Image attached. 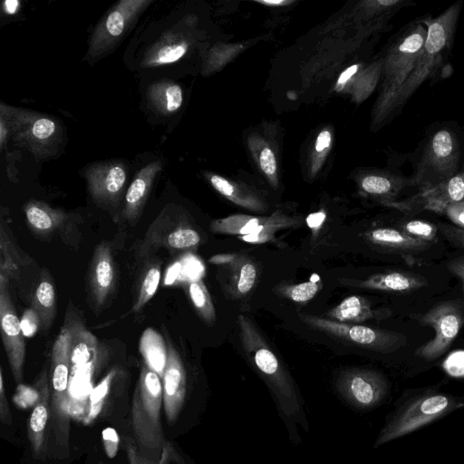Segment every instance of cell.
Listing matches in <instances>:
<instances>
[{
  "label": "cell",
  "mask_w": 464,
  "mask_h": 464,
  "mask_svg": "<svg viewBox=\"0 0 464 464\" xmlns=\"http://www.w3.org/2000/svg\"><path fill=\"white\" fill-rule=\"evenodd\" d=\"M462 1L449 6L435 18H426L428 34L411 75L394 96L388 111L403 107L420 85L435 75L450 55Z\"/></svg>",
  "instance_id": "cell-1"
},
{
  "label": "cell",
  "mask_w": 464,
  "mask_h": 464,
  "mask_svg": "<svg viewBox=\"0 0 464 464\" xmlns=\"http://www.w3.org/2000/svg\"><path fill=\"white\" fill-rule=\"evenodd\" d=\"M239 338L246 355L280 399L287 414L299 411L295 390L290 376L252 320L237 316Z\"/></svg>",
  "instance_id": "cell-2"
},
{
  "label": "cell",
  "mask_w": 464,
  "mask_h": 464,
  "mask_svg": "<svg viewBox=\"0 0 464 464\" xmlns=\"http://www.w3.org/2000/svg\"><path fill=\"white\" fill-rule=\"evenodd\" d=\"M162 403L161 379L144 363L132 397L130 425L138 444L148 450H155L166 443L160 420Z\"/></svg>",
  "instance_id": "cell-3"
},
{
  "label": "cell",
  "mask_w": 464,
  "mask_h": 464,
  "mask_svg": "<svg viewBox=\"0 0 464 464\" xmlns=\"http://www.w3.org/2000/svg\"><path fill=\"white\" fill-rule=\"evenodd\" d=\"M71 336L63 324L51 353V428L56 445L68 450L70 435L69 382L71 374Z\"/></svg>",
  "instance_id": "cell-4"
},
{
  "label": "cell",
  "mask_w": 464,
  "mask_h": 464,
  "mask_svg": "<svg viewBox=\"0 0 464 464\" xmlns=\"http://www.w3.org/2000/svg\"><path fill=\"white\" fill-rule=\"evenodd\" d=\"M1 117L5 120L14 141L35 158L44 160L56 151L62 129L53 118L4 104H1Z\"/></svg>",
  "instance_id": "cell-5"
},
{
  "label": "cell",
  "mask_w": 464,
  "mask_h": 464,
  "mask_svg": "<svg viewBox=\"0 0 464 464\" xmlns=\"http://www.w3.org/2000/svg\"><path fill=\"white\" fill-rule=\"evenodd\" d=\"M462 405V402L445 393L429 392L420 395L393 414L380 432L374 446L408 435Z\"/></svg>",
  "instance_id": "cell-6"
},
{
  "label": "cell",
  "mask_w": 464,
  "mask_h": 464,
  "mask_svg": "<svg viewBox=\"0 0 464 464\" xmlns=\"http://www.w3.org/2000/svg\"><path fill=\"white\" fill-rule=\"evenodd\" d=\"M459 145L455 135L442 129L427 140L411 186L434 188L459 171Z\"/></svg>",
  "instance_id": "cell-7"
},
{
  "label": "cell",
  "mask_w": 464,
  "mask_h": 464,
  "mask_svg": "<svg viewBox=\"0 0 464 464\" xmlns=\"http://www.w3.org/2000/svg\"><path fill=\"white\" fill-rule=\"evenodd\" d=\"M428 34L421 21L411 23L392 44L384 63V111L388 109L399 90L413 71L424 46Z\"/></svg>",
  "instance_id": "cell-8"
},
{
  "label": "cell",
  "mask_w": 464,
  "mask_h": 464,
  "mask_svg": "<svg viewBox=\"0 0 464 464\" xmlns=\"http://www.w3.org/2000/svg\"><path fill=\"white\" fill-rule=\"evenodd\" d=\"M308 326L352 345L381 353H392L407 345V337L397 332L358 324H345L314 314H299Z\"/></svg>",
  "instance_id": "cell-9"
},
{
  "label": "cell",
  "mask_w": 464,
  "mask_h": 464,
  "mask_svg": "<svg viewBox=\"0 0 464 464\" xmlns=\"http://www.w3.org/2000/svg\"><path fill=\"white\" fill-rule=\"evenodd\" d=\"M420 324L433 328V339L420 346L415 354L428 361L444 353L459 333L464 324V309L456 301H446L424 314L411 315Z\"/></svg>",
  "instance_id": "cell-10"
},
{
  "label": "cell",
  "mask_w": 464,
  "mask_h": 464,
  "mask_svg": "<svg viewBox=\"0 0 464 464\" xmlns=\"http://www.w3.org/2000/svg\"><path fill=\"white\" fill-rule=\"evenodd\" d=\"M151 3V0H121L114 4L92 34L89 56L98 58L111 50Z\"/></svg>",
  "instance_id": "cell-11"
},
{
  "label": "cell",
  "mask_w": 464,
  "mask_h": 464,
  "mask_svg": "<svg viewBox=\"0 0 464 464\" xmlns=\"http://www.w3.org/2000/svg\"><path fill=\"white\" fill-rule=\"evenodd\" d=\"M201 241L198 232L179 219L174 207L166 206L150 225L139 252L145 255L151 249L165 247L170 251L188 250L197 246Z\"/></svg>",
  "instance_id": "cell-12"
},
{
  "label": "cell",
  "mask_w": 464,
  "mask_h": 464,
  "mask_svg": "<svg viewBox=\"0 0 464 464\" xmlns=\"http://www.w3.org/2000/svg\"><path fill=\"white\" fill-rule=\"evenodd\" d=\"M7 286L8 281L0 277V331L14 380L20 384L25 357L24 334Z\"/></svg>",
  "instance_id": "cell-13"
},
{
  "label": "cell",
  "mask_w": 464,
  "mask_h": 464,
  "mask_svg": "<svg viewBox=\"0 0 464 464\" xmlns=\"http://www.w3.org/2000/svg\"><path fill=\"white\" fill-rule=\"evenodd\" d=\"M463 198L464 165L453 177L440 185L428 189H420L406 199L388 203L385 206L410 215L422 210L444 214L449 205L461 201Z\"/></svg>",
  "instance_id": "cell-14"
},
{
  "label": "cell",
  "mask_w": 464,
  "mask_h": 464,
  "mask_svg": "<svg viewBox=\"0 0 464 464\" xmlns=\"http://www.w3.org/2000/svg\"><path fill=\"white\" fill-rule=\"evenodd\" d=\"M342 396L353 406L366 409L378 405L385 397L388 383L382 374L368 369H349L337 382Z\"/></svg>",
  "instance_id": "cell-15"
},
{
  "label": "cell",
  "mask_w": 464,
  "mask_h": 464,
  "mask_svg": "<svg viewBox=\"0 0 464 464\" xmlns=\"http://www.w3.org/2000/svg\"><path fill=\"white\" fill-rule=\"evenodd\" d=\"M116 266L109 243L96 246L89 265L87 288L95 308L102 307L115 290Z\"/></svg>",
  "instance_id": "cell-16"
},
{
  "label": "cell",
  "mask_w": 464,
  "mask_h": 464,
  "mask_svg": "<svg viewBox=\"0 0 464 464\" xmlns=\"http://www.w3.org/2000/svg\"><path fill=\"white\" fill-rule=\"evenodd\" d=\"M300 226L295 218L276 212L270 217L232 215L212 220L209 227L213 233L237 237L265 231L276 232Z\"/></svg>",
  "instance_id": "cell-17"
},
{
  "label": "cell",
  "mask_w": 464,
  "mask_h": 464,
  "mask_svg": "<svg viewBox=\"0 0 464 464\" xmlns=\"http://www.w3.org/2000/svg\"><path fill=\"white\" fill-rule=\"evenodd\" d=\"M84 176L93 200L102 205L116 204L123 190L127 173L118 162H102L89 166Z\"/></svg>",
  "instance_id": "cell-18"
},
{
  "label": "cell",
  "mask_w": 464,
  "mask_h": 464,
  "mask_svg": "<svg viewBox=\"0 0 464 464\" xmlns=\"http://www.w3.org/2000/svg\"><path fill=\"white\" fill-rule=\"evenodd\" d=\"M168 361L162 382L163 407L169 423H174L184 404L187 383L182 361L175 348L168 343Z\"/></svg>",
  "instance_id": "cell-19"
},
{
  "label": "cell",
  "mask_w": 464,
  "mask_h": 464,
  "mask_svg": "<svg viewBox=\"0 0 464 464\" xmlns=\"http://www.w3.org/2000/svg\"><path fill=\"white\" fill-rule=\"evenodd\" d=\"M34 388L38 397L28 421V439L34 456L39 457L45 455L47 424L52 418L51 388L45 368L38 375Z\"/></svg>",
  "instance_id": "cell-20"
},
{
  "label": "cell",
  "mask_w": 464,
  "mask_h": 464,
  "mask_svg": "<svg viewBox=\"0 0 464 464\" xmlns=\"http://www.w3.org/2000/svg\"><path fill=\"white\" fill-rule=\"evenodd\" d=\"M339 283L353 287L394 293L412 292L428 284L426 278L423 276L398 271L376 274L362 280L341 278L339 279Z\"/></svg>",
  "instance_id": "cell-21"
},
{
  "label": "cell",
  "mask_w": 464,
  "mask_h": 464,
  "mask_svg": "<svg viewBox=\"0 0 464 464\" xmlns=\"http://www.w3.org/2000/svg\"><path fill=\"white\" fill-rule=\"evenodd\" d=\"M162 168L160 160L150 162L135 176L124 198L123 218L130 224L139 219L157 174Z\"/></svg>",
  "instance_id": "cell-22"
},
{
  "label": "cell",
  "mask_w": 464,
  "mask_h": 464,
  "mask_svg": "<svg viewBox=\"0 0 464 464\" xmlns=\"http://www.w3.org/2000/svg\"><path fill=\"white\" fill-rule=\"evenodd\" d=\"M24 211L29 228L42 239L49 238L61 231L68 221V215L63 210L53 208L38 200L28 201Z\"/></svg>",
  "instance_id": "cell-23"
},
{
  "label": "cell",
  "mask_w": 464,
  "mask_h": 464,
  "mask_svg": "<svg viewBox=\"0 0 464 464\" xmlns=\"http://www.w3.org/2000/svg\"><path fill=\"white\" fill-rule=\"evenodd\" d=\"M391 314L392 311L387 309H372L364 297L351 295L327 312L326 316L340 323L357 324L370 319H383Z\"/></svg>",
  "instance_id": "cell-24"
},
{
  "label": "cell",
  "mask_w": 464,
  "mask_h": 464,
  "mask_svg": "<svg viewBox=\"0 0 464 464\" xmlns=\"http://www.w3.org/2000/svg\"><path fill=\"white\" fill-rule=\"evenodd\" d=\"M30 307L39 318L40 330L47 334L56 314L55 288L49 273L41 274Z\"/></svg>",
  "instance_id": "cell-25"
},
{
  "label": "cell",
  "mask_w": 464,
  "mask_h": 464,
  "mask_svg": "<svg viewBox=\"0 0 464 464\" xmlns=\"http://www.w3.org/2000/svg\"><path fill=\"white\" fill-rule=\"evenodd\" d=\"M188 49L185 40L170 31L164 34L146 53L141 62L143 67L170 64L184 56Z\"/></svg>",
  "instance_id": "cell-26"
},
{
  "label": "cell",
  "mask_w": 464,
  "mask_h": 464,
  "mask_svg": "<svg viewBox=\"0 0 464 464\" xmlns=\"http://www.w3.org/2000/svg\"><path fill=\"white\" fill-rule=\"evenodd\" d=\"M366 237L374 245L401 253H416L431 246L407 235L401 229L391 227L372 229L366 234Z\"/></svg>",
  "instance_id": "cell-27"
},
{
  "label": "cell",
  "mask_w": 464,
  "mask_h": 464,
  "mask_svg": "<svg viewBox=\"0 0 464 464\" xmlns=\"http://www.w3.org/2000/svg\"><path fill=\"white\" fill-rule=\"evenodd\" d=\"M362 190L370 196L378 198L385 206L396 201V197L406 187L411 186V178L391 174H370L361 182Z\"/></svg>",
  "instance_id": "cell-28"
},
{
  "label": "cell",
  "mask_w": 464,
  "mask_h": 464,
  "mask_svg": "<svg viewBox=\"0 0 464 464\" xmlns=\"http://www.w3.org/2000/svg\"><path fill=\"white\" fill-rule=\"evenodd\" d=\"M139 352L144 363L162 379L168 361V345L153 328H146L139 342Z\"/></svg>",
  "instance_id": "cell-29"
},
{
  "label": "cell",
  "mask_w": 464,
  "mask_h": 464,
  "mask_svg": "<svg viewBox=\"0 0 464 464\" xmlns=\"http://www.w3.org/2000/svg\"><path fill=\"white\" fill-rule=\"evenodd\" d=\"M148 99L156 111L162 115H170L181 106L183 92L179 85L169 81H161L150 86Z\"/></svg>",
  "instance_id": "cell-30"
},
{
  "label": "cell",
  "mask_w": 464,
  "mask_h": 464,
  "mask_svg": "<svg viewBox=\"0 0 464 464\" xmlns=\"http://www.w3.org/2000/svg\"><path fill=\"white\" fill-rule=\"evenodd\" d=\"M229 289L235 297L249 293L256 280V266L249 258L239 256L231 264Z\"/></svg>",
  "instance_id": "cell-31"
},
{
  "label": "cell",
  "mask_w": 464,
  "mask_h": 464,
  "mask_svg": "<svg viewBox=\"0 0 464 464\" xmlns=\"http://www.w3.org/2000/svg\"><path fill=\"white\" fill-rule=\"evenodd\" d=\"M161 263L158 259L149 261L141 273L132 305L133 312L140 311L156 294L160 281Z\"/></svg>",
  "instance_id": "cell-32"
},
{
  "label": "cell",
  "mask_w": 464,
  "mask_h": 464,
  "mask_svg": "<svg viewBox=\"0 0 464 464\" xmlns=\"http://www.w3.org/2000/svg\"><path fill=\"white\" fill-rule=\"evenodd\" d=\"M188 295L198 314L208 324H213L216 321V312L210 295L200 280H193L187 284Z\"/></svg>",
  "instance_id": "cell-33"
},
{
  "label": "cell",
  "mask_w": 464,
  "mask_h": 464,
  "mask_svg": "<svg viewBox=\"0 0 464 464\" xmlns=\"http://www.w3.org/2000/svg\"><path fill=\"white\" fill-rule=\"evenodd\" d=\"M116 375L117 369H112L92 391L89 396L87 413L82 420L84 424L91 423L100 414L109 397Z\"/></svg>",
  "instance_id": "cell-34"
},
{
  "label": "cell",
  "mask_w": 464,
  "mask_h": 464,
  "mask_svg": "<svg viewBox=\"0 0 464 464\" xmlns=\"http://www.w3.org/2000/svg\"><path fill=\"white\" fill-rule=\"evenodd\" d=\"M322 287L320 281H308L295 285L277 286L275 291L281 296L295 303H306L319 292Z\"/></svg>",
  "instance_id": "cell-35"
},
{
  "label": "cell",
  "mask_w": 464,
  "mask_h": 464,
  "mask_svg": "<svg viewBox=\"0 0 464 464\" xmlns=\"http://www.w3.org/2000/svg\"><path fill=\"white\" fill-rule=\"evenodd\" d=\"M401 231L430 245L438 239V227L425 220L414 219L401 225Z\"/></svg>",
  "instance_id": "cell-36"
},
{
  "label": "cell",
  "mask_w": 464,
  "mask_h": 464,
  "mask_svg": "<svg viewBox=\"0 0 464 464\" xmlns=\"http://www.w3.org/2000/svg\"><path fill=\"white\" fill-rule=\"evenodd\" d=\"M443 367L451 376L464 377V351H458L449 356Z\"/></svg>",
  "instance_id": "cell-37"
},
{
  "label": "cell",
  "mask_w": 464,
  "mask_h": 464,
  "mask_svg": "<svg viewBox=\"0 0 464 464\" xmlns=\"http://www.w3.org/2000/svg\"><path fill=\"white\" fill-rule=\"evenodd\" d=\"M437 227L449 241L464 249V228L447 224H439Z\"/></svg>",
  "instance_id": "cell-38"
},
{
  "label": "cell",
  "mask_w": 464,
  "mask_h": 464,
  "mask_svg": "<svg viewBox=\"0 0 464 464\" xmlns=\"http://www.w3.org/2000/svg\"><path fill=\"white\" fill-rule=\"evenodd\" d=\"M125 450L129 464H159V461L150 459L143 456L130 438L125 439L124 442Z\"/></svg>",
  "instance_id": "cell-39"
},
{
  "label": "cell",
  "mask_w": 464,
  "mask_h": 464,
  "mask_svg": "<svg viewBox=\"0 0 464 464\" xmlns=\"http://www.w3.org/2000/svg\"><path fill=\"white\" fill-rule=\"evenodd\" d=\"M103 447L107 456L111 459L114 458L118 451L119 436L116 430L111 427H107L102 430Z\"/></svg>",
  "instance_id": "cell-40"
},
{
  "label": "cell",
  "mask_w": 464,
  "mask_h": 464,
  "mask_svg": "<svg viewBox=\"0 0 464 464\" xmlns=\"http://www.w3.org/2000/svg\"><path fill=\"white\" fill-rule=\"evenodd\" d=\"M21 325L24 336L27 337L33 336L40 328L39 318L31 307L24 313Z\"/></svg>",
  "instance_id": "cell-41"
},
{
  "label": "cell",
  "mask_w": 464,
  "mask_h": 464,
  "mask_svg": "<svg viewBox=\"0 0 464 464\" xmlns=\"http://www.w3.org/2000/svg\"><path fill=\"white\" fill-rule=\"evenodd\" d=\"M0 420L5 425H10L13 420L5 394L2 368H0Z\"/></svg>",
  "instance_id": "cell-42"
},
{
  "label": "cell",
  "mask_w": 464,
  "mask_h": 464,
  "mask_svg": "<svg viewBox=\"0 0 464 464\" xmlns=\"http://www.w3.org/2000/svg\"><path fill=\"white\" fill-rule=\"evenodd\" d=\"M444 214L454 226L464 228V200L449 205Z\"/></svg>",
  "instance_id": "cell-43"
},
{
  "label": "cell",
  "mask_w": 464,
  "mask_h": 464,
  "mask_svg": "<svg viewBox=\"0 0 464 464\" xmlns=\"http://www.w3.org/2000/svg\"><path fill=\"white\" fill-rule=\"evenodd\" d=\"M259 164L262 170L269 177L276 174V160L273 151L269 148H265L259 157Z\"/></svg>",
  "instance_id": "cell-44"
},
{
  "label": "cell",
  "mask_w": 464,
  "mask_h": 464,
  "mask_svg": "<svg viewBox=\"0 0 464 464\" xmlns=\"http://www.w3.org/2000/svg\"><path fill=\"white\" fill-rule=\"evenodd\" d=\"M210 183L214 187L216 190H218L221 195L230 198L234 193L235 187L226 179L213 175L210 178Z\"/></svg>",
  "instance_id": "cell-45"
},
{
  "label": "cell",
  "mask_w": 464,
  "mask_h": 464,
  "mask_svg": "<svg viewBox=\"0 0 464 464\" xmlns=\"http://www.w3.org/2000/svg\"><path fill=\"white\" fill-rule=\"evenodd\" d=\"M238 238L246 243L262 244L272 241L275 238V232L265 231L238 237Z\"/></svg>",
  "instance_id": "cell-46"
},
{
  "label": "cell",
  "mask_w": 464,
  "mask_h": 464,
  "mask_svg": "<svg viewBox=\"0 0 464 464\" xmlns=\"http://www.w3.org/2000/svg\"><path fill=\"white\" fill-rule=\"evenodd\" d=\"M325 213L324 211H318L315 213L310 214L306 218V223L308 227L312 229L313 234H316V232L320 229L322 227L324 219H325Z\"/></svg>",
  "instance_id": "cell-47"
},
{
  "label": "cell",
  "mask_w": 464,
  "mask_h": 464,
  "mask_svg": "<svg viewBox=\"0 0 464 464\" xmlns=\"http://www.w3.org/2000/svg\"><path fill=\"white\" fill-rule=\"evenodd\" d=\"M179 456L174 450L172 445L169 442H166L162 447V452L160 459L159 460V464H169V460L171 459H175V461L178 462V460L176 459Z\"/></svg>",
  "instance_id": "cell-48"
},
{
  "label": "cell",
  "mask_w": 464,
  "mask_h": 464,
  "mask_svg": "<svg viewBox=\"0 0 464 464\" xmlns=\"http://www.w3.org/2000/svg\"><path fill=\"white\" fill-rule=\"evenodd\" d=\"M332 137L331 133L328 130H323L320 132L316 139L315 142V150L320 152L324 149L328 148L331 144Z\"/></svg>",
  "instance_id": "cell-49"
},
{
  "label": "cell",
  "mask_w": 464,
  "mask_h": 464,
  "mask_svg": "<svg viewBox=\"0 0 464 464\" xmlns=\"http://www.w3.org/2000/svg\"><path fill=\"white\" fill-rule=\"evenodd\" d=\"M237 256L233 254L216 255L209 258V262L214 265H228L232 264Z\"/></svg>",
  "instance_id": "cell-50"
},
{
  "label": "cell",
  "mask_w": 464,
  "mask_h": 464,
  "mask_svg": "<svg viewBox=\"0 0 464 464\" xmlns=\"http://www.w3.org/2000/svg\"><path fill=\"white\" fill-rule=\"evenodd\" d=\"M358 70V65L353 64L343 71L338 79V84H344Z\"/></svg>",
  "instance_id": "cell-51"
},
{
  "label": "cell",
  "mask_w": 464,
  "mask_h": 464,
  "mask_svg": "<svg viewBox=\"0 0 464 464\" xmlns=\"http://www.w3.org/2000/svg\"><path fill=\"white\" fill-rule=\"evenodd\" d=\"M448 269L456 275L462 282L464 290V269L450 260L447 265Z\"/></svg>",
  "instance_id": "cell-52"
},
{
  "label": "cell",
  "mask_w": 464,
  "mask_h": 464,
  "mask_svg": "<svg viewBox=\"0 0 464 464\" xmlns=\"http://www.w3.org/2000/svg\"><path fill=\"white\" fill-rule=\"evenodd\" d=\"M10 135L5 120L1 117L0 119V145L1 148L5 146L7 136Z\"/></svg>",
  "instance_id": "cell-53"
},
{
  "label": "cell",
  "mask_w": 464,
  "mask_h": 464,
  "mask_svg": "<svg viewBox=\"0 0 464 464\" xmlns=\"http://www.w3.org/2000/svg\"><path fill=\"white\" fill-rule=\"evenodd\" d=\"M258 2L262 3V4L271 5H285V4L290 3L288 1H284V0H264V1L259 0Z\"/></svg>",
  "instance_id": "cell-54"
},
{
  "label": "cell",
  "mask_w": 464,
  "mask_h": 464,
  "mask_svg": "<svg viewBox=\"0 0 464 464\" xmlns=\"http://www.w3.org/2000/svg\"><path fill=\"white\" fill-rule=\"evenodd\" d=\"M17 3L16 2H5V5H6V10L9 12V13H14L15 11V9H14V5L15 6Z\"/></svg>",
  "instance_id": "cell-55"
},
{
  "label": "cell",
  "mask_w": 464,
  "mask_h": 464,
  "mask_svg": "<svg viewBox=\"0 0 464 464\" xmlns=\"http://www.w3.org/2000/svg\"><path fill=\"white\" fill-rule=\"evenodd\" d=\"M452 261L464 269V256L455 258Z\"/></svg>",
  "instance_id": "cell-56"
},
{
  "label": "cell",
  "mask_w": 464,
  "mask_h": 464,
  "mask_svg": "<svg viewBox=\"0 0 464 464\" xmlns=\"http://www.w3.org/2000/svg\"><path fill=\"white\" fill-rule=\"evenodd\" d=\"M98 464H104L102 461H99Z\"/></svg>",
  "instance_id": "cell-57"
}]
</instances>
